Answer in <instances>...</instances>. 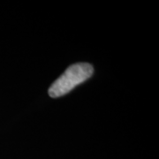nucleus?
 Instances as JSON below:
<instances>
[{
  "label": "nucleus",
  "instance_id": "obj_1",
  "mask_svg": "<svg viewBox=\"0 0 159 159\" xmlns=\"http://www.w3.org/2000/svg\"><path fill=\"white\" fill-rule=\"evenodd\" d=\"M93 72V66L88 63H79L70 66L50 87L49 95L53 98L62 97L74 89L76 86L89 79Z\"/></svg>",
  "mask_w": 159,
  "mask_h": 159
}]
</instances>
